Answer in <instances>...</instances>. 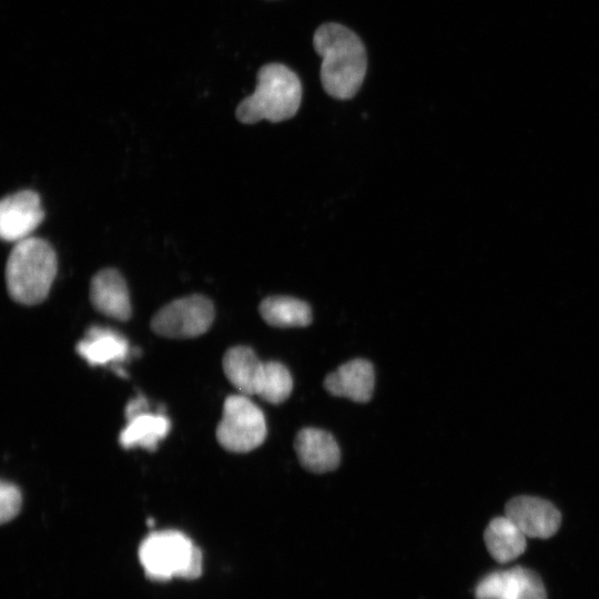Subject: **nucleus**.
<instances>
[{
    "label": "nucleus",
    "mask_w": 599,
    "mask_h": 599,
    "mask_svg": "<svg viewBox=\"0 0 599 599\" xmlns=\"http://www.w3.org/2000/svg\"><path fill=\"white\" fill-rule=\"evenodd\" d=\"M489 555L499 564L515 560L526 550V535L506 515L490 520L484 532Z\"/></svg>",
    "instance_id": "16"
},
{
    "label": "nucleus",
    "mask_w": 599,
    "mask_h": 599,
    "mask_svg": "<svg viewBox=\"0 0 599 599\" xmlns=\"http://www.w3.org/2000/svg\"><path fill=\"white\" fill-rule=\"evenodd\" d=\"M214 319V306L203 295H191L172 301L156 312L152 329L164 337L191 338L204 334Z\"/></svg>",
    "instance_id": "6"
},
{
    "label": "nucleus",
    "mask_w": 599,
    "mask_h": 599,
    "mask_svg": "<svg viewBox=\"0 0 599 599\" xmlns=\"http://www.w3.org/2000/svg\"><path fill=\"white\" fill-rule=\"evenodd\" d=\"M78 354L90 365H116L129 355V343L119 332L94 325L77 344Z\"/></svg>",
    "instance_id": "13"
},
{
    "label": "nucleus",
    "mask_w": 599,
    "mask_h": 599,
    "mask_svg": "<svg viewBox=\"0 0 599 599\" xmlns=\"http://www.w3.org/2000/svg\"><path fill=\"white\" fill-rule=\"evenodd\" d=\"M57 270V254L45 240L30 236L14 243L6 264L9 295L23 305L41 303L51 290Z\"/></svg>",
    "instance_id": "2"
},
{
    "label": "nucleus",
    "mask_w": 599,
    "mask_h": 599,
    "mask_svg": "<svg viewBox=\"0 0 599 599\" xmlns=\"http://www.w3.org/2000/svg\"><path fill=\"white\" fill-rule=\"evenodd\" d=\"M264 362L247 346H234L223 357V369L240 394L257 395Z\"/></svg>",
    "instance_id": "14"
},
{
    "label": "nucleus",
    "mask_w": 599,
    "mask_h": 599,
    "mask_svg": "<svg viewBox=\"0 0 599 599\" xmlns=\"http://www.w3.org/2000/svg\"><path fill=\"white\" fill-rule=\"evenodd\" d=\"M476 599H547L539 575L516 566L484 576L475 588Z\"/></svg>",
    "instance_id": "7"
},
{
    "label": "nucleus",
    "mask_w": 599,
    "mask_h": 599,
    "mask_svg": "<svg viewBox=\"0 0 599 599\" xmlns=\"http://www.w3.org/2000/svg\"><path fill=\"white\" fill-rule=\"evenodd\" d=\"M21 494L17 486L9 481L0 485V520L2 524L13 519L21 508Z\"/></svg>",
    "instance_id": "19"
},
{
    "label": "nucleus",
    "mask_w": 599,
    "mask_h": 599,
    "mask_svg": "<svg viewBox=\"0 0 599 599\" xmlns=\"http://www.w3.org/2000/svg\"><path fill=\"white\" fill-rule=\"evenodd\" d=\"M128 423L119 436L123 448L142 447L154 450L170 432V420L162 413L143 410L126 419Z\"/></svg>",
    "instance_id": "15"
},
{
    "label": "nucleus",
    "mask_w": 599,
    "mask_h": 599,
    "mask_svg": "<svg viewBox=\"0 0 599 599\" xmlns=\"http://www.w3.org/2000/svg\"><path fill=\"white\" fill-rule=\"evenodd\" d=\"M302 101L297 74L281 63H268L257 72L255 91L236 108V118L252 124L261 120L281 122L293 118Z\"/></svg>",
    "instance_id": "3"
},
{
    "label": "nucleus",
    "mask_w": 599,
    "mask_h": 599,
    "mask_svg": "<svg viewBox=\"0 0 599 599\" xmlns=\"http://www.w3.org/2000/svg\"><path fill=\"white\" fill-rule=\"evenodd\" d=\"M375 374L370 362L356 358L341 365L324 380L325 389L333 396L366 403L374 390Z\"/></svg>",
    "instance_id": "12"
},
{
    "label": "nucleus",
    "mask_w": 599,
    "mask_h": 599,
    "mask_svg": "<svg viewBox=\"0 0 599 599\" xmlns=\"http://www.w3.org/2000/svg\"><path fill=\"white\" fill-rule=\"evenodd\" d=\"M313 45L322 58L319 75L326 93L338 100L353 98L367 70L366 50L359 37L343 24L328 22L316 29Z\"/></svg>",
    "instance_id": "1"
},
{
    "label": "nucleus",
    "mask_w": 599,
    "mask_h": 599,
    "mask_svg": "<svg viewBox=\"0 0 599 599\" xmlns=\"http://www.w3.org/2000/svg\"><path fill=\"white\" fill-rule=\"evenodd\" d=\"M294 448L301 465L312 473L331 471L341 460L337 441L323 429L314 427L301 429L295 437Z\"/></svg>",
    "instance_id": "10"
},
{
    "label": "nucleus",
    "mask_w": 599,
    "mask_h": 599,
    "mask_svg": "<svg viewBox=\"0 0 599 599\" xmlns=\"http://www.w3.org/2000/svg\"><path fill=\"white\" fill-rule=\"evenodd\" d=\"M293 389V378L285 365L280 362H264L257 395L271 404L285 402Z\"/></svg>",
    "instance_id": "18"
},
{
    "label": "nucleus",
    "mask_w": 599,
    "mask_h": 599,
    "mask_svg": "<svg viewBox=\"0 0 599 599\" xmlns=\"http://www.w3.org/2000/svg\"><path fill=\"white\" fill-rule=\"evenodd\" d=\"M139 559L145 575L156 581L194 579L202 572L201 550L176 530L150 534L140 545Z\"/></svg>",
    "instance_id": "4"
},
{
    "label": "nucleus",
    "mask_w": 599,
    "mask_h": 599,
    "mask_svg": "<svg viewBox=\"0 0 599 599\" xmlns=\"http://www.w3.org/2000/svg\"><path fill=\"white\" fill-rule=\"evenodd\" d=\"M267 427L264 413L248 396L226 397L216 428L219 444L229 451L247 453L263 444Z\"/></svg>",
    "instance_id": "5"
},
{
    "label": "nucleus",
    "mask_w": 599,
    "mask_h": 599,
    "mask_svg": "<svg viewBox=\"0 0 599 599\" xmlns=\"http://www.w3.org/2000/svg\"><path fill=\"white\" fill-rule=\"evenodd\" d=\"M260 314L268 325L275 327H303L312 323L308 304L290 296L264 298L260 304Z\"/></svg>",
    "instance_id": "17"
},
{
    "label": "nucleus",
    "mask_w": 599,
    "mask_h": 599,
    "mask_svg": "<svg viewBox=\"0 0 599 599\" xmlns=\"http://www.w3.org/2000/svg\"><path fill=\"white\" fill-rule=\"evenodd\" d=\"M506 516L530 538L547 539L559 529L561 515L550 501L531 496H518L505 507Z\"/></svg>",
    "instance_id": "9"
},
{
    "label": "nucleus",
    "mask_w": 599,
    "mask_h": 599,
    "mask_svg": "<svg viewBox=\"0 0 599 599\" xmlns=\"http://www.w3.org/2000/svg\"><path fill=\"white\" fill-rule=\"evenodd\" d=\"M90 300L105 316L128 321L132 313L130 294L122 275L113 268L98 272L91 280Z\"/></svg>",
    "instance_id": "11"
},
{
    "label": "nucleus",
    "mask_w": 599,
    "mask_h": 599,
    "mask_svg": "<svg viewBox=\"0 0 599 599\" xmlns=\"http://www.w3.org/2000/svg\"><path fill=\"white\" fill-rule=\"evenodd\" d=\"M146 409H149L146 399L141 395L136 396L128 403L125 407V417L128 419Z\"/></svg>",
    "instance_id": "20"
},
{
    "label": "nucleus",
    "mask_w": 599,
    "mask_h": 599,
    "mask_svg": "<svg viewBox=\"0 0 599 599\" xmlns=\"http://www.w3.org/2000/svg\"><path fill=\"white\" fill-rule=\"evenodd\" d=\"M43 217L37 192L22 190L7 195L0 203V235L6 242L18 243L30 237Z\"/></svg>",
    "instance_id": "8"
}]
</instances>
